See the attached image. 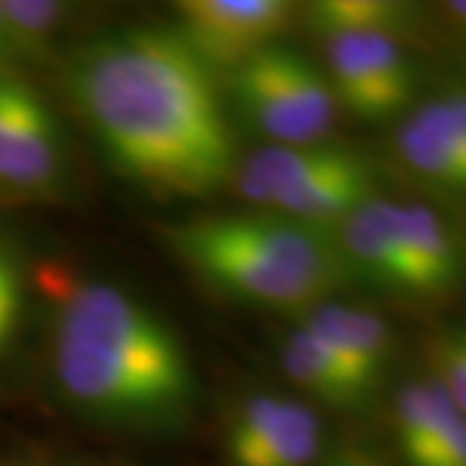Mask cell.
<instances>
[{
  "label": "cell",
  "instance_id": "obj_1",
  "mask_svg": "<svg viewBox=\"0 0 466 466\" xmlns=\"http://www.w3.org/2000/svg\"><path fill=\"white\" fill-rule=\"evenodd\" d=\"M70 81L109 158L135 182L205 198L233 179L236 150L216 86L174 32L109 34L78 57Z\"/></svg>",
  "mask_w": 466,
  "mask_h": 466
},
{
  "label": "cell",
  "instance_id": "obj_2",
  "mask_svg": "<svg viewBox=\"0 0 466 466\" xmlns=\"http://www.w3.org/2000/svg\"><path fill=\"white\" fill-rule=\"evenodd\" d=\"M52 373L73 407L106 422L161 425L195 400L182 339L143 300L109 283H78L60 299Z\"/></svg>",
  "mask_w": 466,
  "mask_h": 466
},
{
  "label": "cell",
  "instance_id": "obj_3",
  "mask_svg": "<svg viewBox=\"0 0 466 466\" xmlns=\"http://www.w3.org/2000/svg\"><path fill=\"white\" fill-rule=\"evenodd\" d=\"M167 236L205 280L265 309L311 311L348 275L332 233L275 213L198 218Z\"/></svg>",
  "mask_w": 466,
  "mask_h": 466
},
{
  "label": "cell",
  "instance_id": "obj_4",
  "mask_svg": "<svg viewBox=\"0 0 466 466\" xmlns=\"http://www.w3.org/2000/svg\"><path fill=\"white\" fill-rule=\"evenodd\" d=\"M401 18L391 0H321L309 8L327 52V81L350 115L389 119L412 96V67L397 36Z\"/></svg>",
  "mask_w": 466,
  "mask_h": 466
},
{
  "label": "cell",
  "instance_id": "obj_5",
  "mask_svg": "<svg viewBox=\"0 0 466 466\" xmlns=\"http://www.w3.org/2000/svg\"><path fill=\"white\" fill-rule=\"evenodd\" d=\"M233 94L272 146H319L337 119V99L327 76L283 45H269L236 67Z\"/></svg>",
  "mask_w": 466,
  "mask_h": 466
},
{
  "label": "cell",
  "instance_id": "obj_6",
  "mask_svg": "<svg viewBox=\"0 0 466 466\" xmlns=\"http://www.w3.org/2000/svg\"><path fill=\"white\" fill-rule=\"evenodd\" d=\"M177 36L202 66L236 67L285 32L296 5L288 0H182Z\"/></svg>",
  "mask_w": 466,
  "mask_h": 466
},
{
  "label": "cell",
  "instance_id": "obj_7",
  "mask_svg": "<svg viewBox=\"0 0 466 466\" xmlns=\"http://www.w3.org/2000/svg\"><path fill=\"white\" fill-rule=\"evenodd\" d=\"M231 466H314L324 425L314 407L283 394H254L228 428Z\"/></svg>",
  "mask_w": 466,
  "mask_h": 466
},
{
  "label": "cell",
  "instance_id": "obj_8",
  "mask_svg": "<svg viewBox=\"0 0 466 466\" xmlns=\"http://www.w3.org/2000/svg\"><path fill=\"white\" fill-rule=\"evenodd\" d=\"M401 164L438 192L461 195L466 184V99L449 91L420 104L397 133Z\"/></svg>",
  "mask_w": 466,
  "mask_h": 466
},
{
  "label": "cell",
  "instance_id": "obj_9",
  "mask_svg": "<svg viewBox=\"0 0 466 466\" xmlns=\"http://www.w3.org/2000/svg\"><path fill=\"white\" fill-rule=\"evenodd\" d=\"M60 171V137L45 101L21 81L0 78V182L45 189Z\"/></svg>",
  "mask_w": 466,
  "mask_h": 466
},
{
  "label": "cell",
  "instance_id": "obj_10",
  "mask_svg": "<svg viewBox=\"0 0 466 466\" xmlns=\"http://www.w3.org/2000/svg\"><path fill=\"white\" fill-rule=\"evenodd\" d=\"M397 433L410 466H466V422L435 379L407 383L397 400Z\"/></svg>",
  "mask_w": 466,
  "mask_h": 466
},
{
  "label": "cell",
  "instance_id": "obj_11",
  "mask_svg": "<svg viewBox=\"0 0 466 466\" xmlns=\"http://www.w3.org/2000/svg\"><path fill=\"white\" fill-rule=\"evenodd\" d=\"M394 236L400 249L401 290L438 296L459 280L461 257L446 220L425 205L394 202Z\"/></svg>",
  "mask_w": 466,
  "mask_h": 466
},
{
  "label": "cell",
  "instance_id": "obj_12",
  "mask_svg": "<svg viewBox=\"0 0 466 466\" xmlns=\"http://www.w3.org/2000/svg\"><path fill=\"white\" fill-rule=\"evenodd\" d=\"M303 329L332 350L342 366L373 394L394 345L391 329L379 314L342 303H319L306 314Z\"/></svg>",
  "mask_w": 466,
  "mask_h": 466
},
{
  "label": "cell",
  "instance_id": "obj_13",
  "mask_svg": "<svg viewBox=\"0 0 466 466\" xmlns=\"http://www.w3.org/2000/svg\"><path fill=\"white\" fill-rule=\"evenodd\" d=\"M394 202H363L345 220H339L337 249L345 265L352 267L360 278L373 285L401 290V265L397 236H394Z\"/></svg>",
  "mask_w": 466,
  "mask_h": 466
},
{
  "label": "cell",
  "instance_id": "obj_14",
  "mask_svg": "<svg viewBox=\"0 0 466 466\" xmlns=\"http://www.w3.org/2000/svg\"><path fill=\"white\" fill-rule=\"evenodd\" d=\"M280 363L290 381L299 383L303 391L324 404L352 410L370 397V391L342 366L332 350L303 327L283 339Z\"/></svg>",
  "mask_w": 466,
  "mask_h": 466
},
{
  "label": "cell",
  "instance_id": "obj_15",
  "mask_svg": "<svg viewBox=\"0 0 466 466\" xmlns=\"http://www.w3.org/2000/svg\"><path fill=\"white\" fill-rule=\"evenodd\" d=\"M66 5L55 0H0L8 52H39L57 32Z\"/></svg>",
  "mask_w": 466,
  "mask_h": 466
},
{
  "label": "cell",
  "instance_id": "obj_16",
  "mask_svg": "<svg viewBox=\"0 0 466 466\" xmlns=\"http://www.w3.org/2000/svg\"><path fill=\"white\" fill-rule=\"evenodd\" d=\"M435 366L438 376L435 381L441 383V389L451 397V401L466 410V345L464 334L449 332L446 337L438 339L435 345Z\"/></svg>",
  "mask_w": 466,
  "mask_h": 466
},
{
  "label": "cell",
  "instance_id": "obj_17",
  "mask_svg": "<svg viewBox=\"0 0 466 466\" xmlns=\"http://www.w3.org/2000/svg\"><path fill=\"white\" fill-rule=\"evenodd\" d=\"M0 300L24 303V283L14 257L0 247Z\"/></svg>",
  "mask_w": 466,
  "mask_h": 466
},
{
  "label": "cell",
  "instance_id": "obj_18",
  "mask_svg": "<svg viewBox=\"0 0 466 466\" xmlns=\"http://www.w3.org/2000/svg\"><path fill=\"white\" fill-rule=\"evenodd\" d=\"M21 306L24 303H16V300H0V355L5 352L8 342L14 339L18 319H21Z\"/></svg>",
  "mask_w": 466,
  "mask_h": 466
},
{
  "label": "cell",
  "instance_id": "obj_19",
  "mask_svg": "<svg viewBox=\"0 0 466 466\" xmlns=\"http://www.w3.org/2000/svg\"><path fill=\"white\" fill-rule=\"evenodd\" d=\"M327 466H379L373 459H368L363 453H339L334 456Z\"/></svg>",
  "mask_w": 466,
  "mask_h": 466
},
{
  "label": "cell",
  "instance_id": "obj_20",
  "mask_svg": "<svg viewBox=\"0 0 466 466\" xmlns=\"http://www.w3.org/2000/svg\"><path fill=\"white\" fill-rule=\"evenodd\" d=\"M8 55V45H5V34H3V18H0V57Z\"/></svg>",
  "mask_w": 466,
  "mask_h": 466
}]
</instances>
